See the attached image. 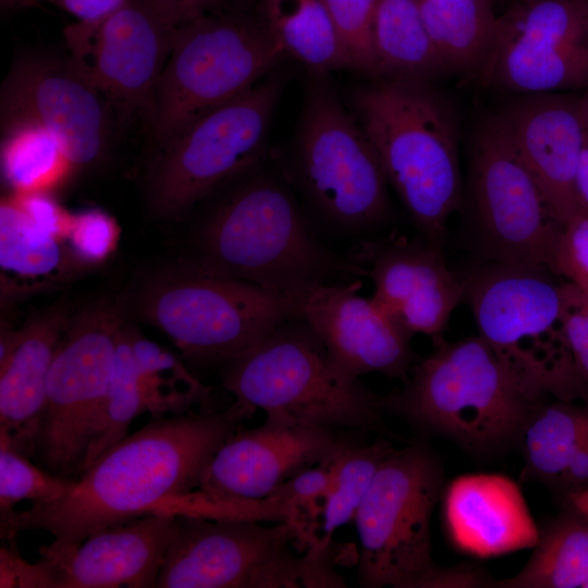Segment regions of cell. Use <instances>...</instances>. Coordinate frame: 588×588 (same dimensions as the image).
<instances>
[{
	"mask_svg": "<svg viewBox=\"0 0 588 588\" xmlns=\"http://www.w3.org/2000/svg\"><path fill=\"white\" fill-rule=\"evenodd\" d=\"M256 408L235 400L222 411L200 407L151 419L99 456L59 498L0 520L3 543L20 532L41 530L63 552L90 535L154 513L166 502L198 490L219 448Z\"/></svg>",
	"mask_w": 588,
	"mask_h": 588,
	"instance_id": "6da1fadb",
	"label": "cell"
},
{
	"mask_svg": "<svg viewBox=\"0 0 588 588\" xmlns=\"http://www.w3.org/2000/svg\"><path fill=\"white\" fill-rule=\"evenodd\" d=\"M226 185L195 223L181 269L301 296L367 277L318 238L283 175L261 162Z\"/></svg>",
	"mask_w": 588,
	"mask_h": 588,
	"instance_id": "7a4b0ae2",
	"label": "cell"
},
{
	"mask_svg": "<svg viewBox=\"0 0 588 588\" xmlns=\"http://www.w3.org/2000/svg\"><path fill=\"white\" fill-rule=\"evenodd\" d=\"M358 122L418 236L443 248L463 181L457 120L433 82L378 78L353 93Z\"/></svg>",
	"mask_w": 588,
	"mask_h": 588,
	"instance_id": "3957f363",
	"label": "cell"
},
{
	"mask_svg": "<svg viewBox=\"0 0 588 588\" xmlns=\"http://www.w3.org/2000/svg\"><path fill=\"white\" fill-rule=\"evenodd\" d=\"M433 344L413 365L403 388L383 396L384 409L477 457L518 446L529 417L544 400L530 399L479 334Z\"/></svg>",
	"mask_w": 588,
	"mask_h": 588,
	"instance_id": "277c9868",
	"label": "cell"
},
{
	"mask_svg": "<svg viewBox=\"0 0 588 588\" xmlns=\"http://www.w3.org/2000/svg\"><path fill=\"white\" fill-rule=\"evenodd\" d=\"M556 278L544 267L487 260L463 278L464 301L478 334L530 399L588 403L568 350Z\"/></svg>",
	"mask_w": 588,
	"mask_h": 588,
	"instance_id": "5b68a950",
	"label": "cell"
},
{
	"mask_svg": "<svg viewBox=\"0 0 588 588\" xmlns=\"http://www.w3.org/2000/svg\"><path fill=\"white\" fill-rule=\"evenodd\" d=\"M284 56L265 22L221 7L180 24L146 109L159 147L256 85Z\"/></svg>",
	"mask_w": 588,
	"mask_h": 588,
	"instance_id": "8992f818",
	"label": "cell"
},
{
	"mask_svg": "<svg viewBox=\"0 0 588 588\" xmlns=\"http://www.w3.org/2000/svg\"><path fill=\"white\" fill-rule=\"evenodd\" d=\"M221 382L235 400L266 414L332 429H382L383 396L336 373L301 317L222 365Z\"/></svg>",
	"mask_w": 588,
	"mask_h": 588,
	"instance_id": "52a82bcc",
	"label": "cell"
},
{
	"mask_svg": "<svg viewBox=\"0 0 588 588\" xmlns=\"http://www.w3.org/2000/svg\"><path fill=\"white\" fill-rule=\"evenodd\" d=\"M304 295L179 269L150 280L135 313L200 364L224 365L301 317Z\"/></svg>",
	"mask_w": 588,
	"mask_h": 588,
	"instance_id": "ba28073f",
	"label": "cell"
},
{
	"mask_svg": "<svg viewBox=\"0 0 588 588\" xmlns=\"http://www.w3.org/2000/svg\"><path fill=\"white\" fill-rule=\"evenodd\" d=\"M314 76L291 177L327 226L364 233L388 220L389 184L360 123L345 110L326 76Z\"/></svg>",
	"mask_w": 588,
	"mask_h": 588,
	"instance_id": "9c48e42d",
	"label": "cell"
},
{
	"mask_svg": "<svg viewBox=\"0 0 588 588\" xmlns=\"http://www.w3.org/2000/svg\"><path fill=\"white\" fill-rule=\"evenodd\" d=\"M124 319L117 303L71 316L52 362L44 405L21 450L40 467L76 480L95 434Z\"/></svg>",
	"mask_w": 588,
	"mask_h": 588,
	"instance_id": "30bf717a",
	"label": "cell"
},
{
	"mask_svg": "<svg viewBox=\"0 0 588 588\" xmlns=\"http://www.w3.org/2000/svg\"><path fill=\"white\" fill-rule=\"evenodd\" d=\"M443 487V464L424 442L384 460L354 518L362 587L419 588L437 565L430 524Z\"/></svg>",
	"mask_w": 588,
	"mask_h": 588,
	"instance_id": "8fae6325",
	"label": "cell"
},
{
	"mask_svg": "<svg viewBox=\"0 0 588 588\" xmlns=\"http://www.w3.org/2000/svg\"><path fill=\"white\" fill-rule=\"evenodd\" d=\"M283 75L256 85L208 111L161 149L149 181L152 210L177 219L266 157Z\"/></svg>",
	"mask_w": 588,
	"mask_h": 588,
	"instance_id": "7c38bea8",
	"label": "cell"
},
{
	"mask_svg": "<svg viewBox=\"0 0 588 588\" xmlns=\"http://www.w3.org/2000/svg\"><path fill=\"white\" fill-rule=\"evenodd\" d=\"M156 588L303 587L306 564L291 546L308 543L294 524L174 514Z\"/></svg>",
	"mask_w": 588,
	"mask_h": 588,
	"instance_id": "4fadbf2b",
	"label": "cell"
},
{
	"mask_svg": "<svg viewBox=\"0 0 588 588\" xmlns=\"http://www.w3.org/2000/svg\"><path fill=\"white\" fill-rule=\"evenodd\" d=\"M468 174L475 236L486 260L552 271L562 223L497 112L475 130Z\"/></svg>",
	"mask_w": 588,
	"mask_h": 588,
	"instance_id": "5bb4252c",
	"label": "cell"
},
{
	"mask_svg": "<svg viewBox=\"0 0 588 588\" xmlns=\"http://www.w3.org/2000/svg\"><path fill=\"white\" fill-rule=\"evenodd\" d=\"M479 78L512 95L588 88V0H522L498 17Z\"/></svg>",
	"mask_w": 588,
	"mask_h": 588,
	"instance_id": "9a60e30c",
	"label": "cell"
},
{
	"mask_svg": "<svg viewBox=\"0 0 588 588\" xmlns=\"http://www.w3.org/2000/svg\"><path fill=\"white\" fill-rule=\"evenodd\" d=\"M177 26L151 0H126L99 20L65 27L69 60L114 107L146 110Z\"/></svg>",
	"mask_w": 588,
	"mask_h": 588,
	"instance_id": "2e32d148",
	"label": "cell"
},
{
	"mask_svg": "<svg viewBox=\"0 0 588 588\" xmlns=\"http://www.w3.org/2000/svg\"><path fill=\"white\" fill-rule=\"evenodd\" d=\"M2 124L28 121L50 131L77 169L105 155L113 105L69 60L27 57L15 63L1 88Z\"/></svg>",
	"mask_w": 588,
	"mask_h": 588,
	"instance_id": "e0dca14e",
	"label": "cell"
},
{
	"mask_svg": "<svg viewBox=\"0 0 588 588\" xmlns=\"http://www.w3.org/2000/svg\"><path fill=\"white\" fill-rule=\"evenodd\" d=\"M345 440L332 428L277 413L258 427L238 429L216 452L198 491L220 502H255L328 458Z\"/></svg>",
	"mask_w": 588,
	"mask_h": 588,
	"instance_id": "ac0fdd59",
	"label": "cell"
},
{
	"mask_svg": "<svg viewBox=\"0 0 588 588\" xmlns=\"http://www.w3.org/2000/svg\"><path fill=\"white\" fill-rule=\"evenodd\" d=\"M352 258L373 283L372 302L408 334L442 340L450 317L465 298L463 278L446 265L443 248L421 237L392 235L362 241Z\"/></svg>",
	"mask_w": 588,
	"mask_h": 588,
	"instance_id": "d6986e66",
	"label": "cell"
},
{
	"mask_svg": "<svg viewBox=\"0 0 588 588\" xmlns=\"http://www.w3.org/2000/svg\"><path fill=\"white\" fill-rule=\"evenodd\" d=\"M362 280L320 285L306 293L301 318L322 344L328 363L341 377L355 381L380 373L405 382L415 364L412 335L371 298L358 294Z\"/></svg>",
	"mask_w": 588,
	"mask_h": 588,
	"instance_id": "ffe728a7",
	"label": "cell"
},
{
	"mask_svg": "<svg viewBox=\"0 0 588 588\" xmlns=\"http://www.w3.org/2000/svg\"><path fill=\"white\" fill-rule=\"evenodd\" d=\"M497 114L563 224L577 213L574 180L588 145V94L518 95Z\"/></svg>",
	"mask_w": 588,
	"mask_h": 588,
	"instance_id": "44dd1931",
	"label": "cell"
},
{
	"mask_svg": "<svg viewBox=\"0 0 588 588\" xmlns=\"http://www.w3.org/2000/svg\"><path fill=\"white\" fill-rule=\"evenodd\" d=\"M173 517L154 512L99 530L71 550L38 553L54 588H156Z\"/></svg>",
	"mask_w": 588,
	"mask_h": 588,
	"instance_id": "7402d4cb",
	"label": "cell"
},
{
	"mask_svg": "<svg viewBox=\"0 0 588 588\" xmlns=\"http://www.w3.org/2000/svg\"><path fill=\"white\" fill-rule=\"evenodd\" d=\"M444 532L460 552L490 559L531 549L539 525L518 483L493 473L464 474L441 493Z\"/></svg>",
	"mask_w": 588,
	"mask_h": 588,
	"instance_id": "603a6c76",
	"label": "cell"
},
{
	"mask_svg": "<svg viewBox=\"0 0 588 588\" xmlns=\"http://www.w3.org/2000/svg\"><path fill=\"white\" fill-rule=\"evenodd\" d=\"M71 316L64 303L32 315L0 367V438L19 451L44 405L49 371Z\"/></svg>",
	"mask_w": 588,
	"mask_h": 588,
	"instance_id": "cb8c5ba5",
	"label": "cell"
},
{
	"mask_svg": "<svg viewBox=\"0 0 588 588\" xmlns=\"http://www.w3.org/2000/svg\"><path fill=\"white\" fill-rule=\"evenodd\" d=\"M446 74L479 76L495 39L492 0H418Z\"/></svg>",
	"mask_w": 588,
	"mask_h": 588,
	"instance_id": "d4e9b609",
	"label": "cell"
},
{
	"mask_svg": "<svg viewBox=\"0 0 588 588\" xmlns=\"http://www.w3.org/2000/svg\"><path fill=\"white\" fill-rule=\"evenodd\" d=\"M378 78L434 82L446 75L426 29L418 0H379L372 26Z\"/></svg>",
	"mask_w": 588,
	"mask_h": 588,
	"instance_id": "484cf974",
	"label": "cell"
},
{
	"mask_svg": "<svg viewBox=\"0 0 588 588\" xmlns=\"http://www.w3.org/2000/svg\"><path fill=\"white\" fill-rule=\"evenodd\" d=\"M532 552L514 576L494 588H586L588 584V517L567 504L539 525Z\"/></svg>",
	"mask_w": 588,
	"mask_h": 588,
	"instance_id": "4316f807",
	"label": "cell"
},
{
	"mask_svg": "<svg viewBox=\"0 0 588 588\" xmlns=\"http://www.w3.org/2000/svg\"><path fill=\"white\" fill-rule=\"evenodd\" d=\"M265 24L275 41L313 75L351 69L338 30L320 0H265Z\"/></svg>",
	"mask_w": 588,
	"mask_h": 588,
	"instance_id": "83f0119b",
	"label": "cell"
},
{
	"mask_svg": "<svg viewBox=\"0 0 588 588\" xmlns=\"http://www.w3.org/2000/svg\"><path fill=\"white\" fill-rule=\"evenodd\" d=\"M588 439V403L542 401L520 437L522 476L553 489L576 450Z\"/></svg>",
	"mask_w": 588,
	"mask_h": 588,
	"instance_id": "f1b7e54d",
	"label": "cell"
},
{
	"mask_svg": "<svg viewBox=\"0 0 588 588\" xmlns=\"http://www.w3.org/2000/svg\"><path fill=\"white\" fill-rule=\"evenodd\" d=\"M0 268L2 293L13 285L16 293L21 285H48L65 268L61 238L37 226L13 194L0 204Z\"/></svg>",
	"mask_w": 588,
	"mask_h": 588,
	"instance_id": "f546056e",
	"label": "cell"
},
{
	"mask_svg": "<svg viewBox=\"0 0 588 588\" xmlns=\"http://www.w3.org/2000/svg\"><path fill=\"white\" fill-rule=\"evenodd\" d=\"M3 126L1 172L13 194L49 193L76 170L50 131L28 121Z\"/></svg>",
	"mask_w": 588,
	"mask_h": 588,
	"instance_id": "4dcf8cb0",
	"label": "cell"
},
{
	"mask_svg": "<svg viewBox=\"0 0 588 588\" xmlns=\"http://www.w3.org/2000/svg\"><path fill=\"white\" fill-rule=\"evenodd\" d=\"M393 451V445L384 438L369 444L345 440L327 458L331 480L322 507L320 542L330 543L338 528L354 520L380 466Z\"/></svg>",
	"mask_w": 588,
	"mask_h": 588,
	"instance_id": "1f68e13d",
	"label": "cell"
},
{
	"mask_svg": "<svg viewBox=\"0 0 588 588\" xmlns=\"http://www.w3.org/2000/svg\"><path fill=\"white\" fill-rule=\"evenodd\" d=\"M150 411V400L132 351L130 326L124 322L118 334L110 381L83 471L128 434L135 418Z\"/></svg>",
	"mask_w": 588,
	"mask_h": 588,
	"instance_id": "d6a6232c",
	"label": "cell"
},
{
	"mask_svg": "<svg viewBox=\"0 0 588 588\" xmlns=\"http://www.w3.org/2000/svg\"><path fill=\"white\" fill-rule=\"evenodd\" d=\"M134 358L151 404V417L207 407L212 389L198 380L182 359L130 327Z\"/></svg>",
	"mask_w": 588,
	"mask_h": 588,
	"instance_id": "836d02e7",
	"label": "cell"
},
{
	"mask_svg": "<svg viewBox=\"0 0 588 588\" xmlns=\"http://www.w3.org/2000/svg\"><path fill=\"white\" fill-rule=\"evenodd\" d=\"M72 482L44 469L0 439V520L7 519L20 502L40 504L61 497Z\"/></svg>",
	"mask_w": 588,
	"mask_h": 588,
	"instance_id": "e575fe53",
	"label": "cell"
},
{
	"mask_svg": "<svg viewBox=\"0 0 588 588\" xmlns=\"http://www.w3.org/2000/svg\"><path fill=\"white\" fill-rule=\"evenodd\" d=\"M347 53L351 69L377 75L372 26L379 0H320Z\"/></svg>",
	"mask_w": 588,
	"mask_h": 588,
	"instance_id": "d590c367",
	"label": "cell"
},
{
	"mask_svg": "<svg viewBox=\"0 0 588 588\" xmlns=\"http://www.w3.org/2000/svg\"><path fill=\"white\" fill-rule=\"evenodd\" d=\"M118 238L119 228L115 220L97 208L71 215L64 237L74 259L86 264L107 259L115 249Z\"/></svg>",
	"mask_w": 588,
	"mask_h": 588,
	"instance_id": "8d00e7d4",
	"label": "cell"
},
{
	"mask_svg": "<svg viewBox=\"0 0 588 588\" xmlns=\"http://www.w3.org/2000/svg\"><path fill=\"white\" fill-rule=\"evenodd\" d=\"M552 272L588 294V215L577 212L562 224Z\"/></svg>",
	"mask_w": 588,
	"mask_h": 588,
	"instance_id": "74e56055",
	"label": "cell"
},
{
	"mask_svg": "<svg viewBox=\"0 0 588 588\" xmlns=\"http://www.w3.org/2000/svg\"><path fill=\"white\" fill-rule=\"evenodd\" d=\"M564 331L576 373L588 396V294L563 282Z\"/></svg>",
	"mask_w": 588,
	"mask_h": 588,
	"instance_id": "f35d334b",
	"label": "cell"
},
{
	"mask_svg": "<svg viewBox=\"0 0 588 588\" xmlns=\"http://www.w3.org/2000/svg\"><path fill=\"white\" fill-rule=\"evenodd\" d=\"M15 549L14 543L1 546L0 587L54 588L49 567L40 559L28 563Z\"/></svg>",
	"mask_w": 588,
	"mask_h": 588,
	"instance_id": "ab89813d",
	"label": "cell"
},
{
	"mask_svg": "<svg viewBox=\"0 0 588 588\" xmlns=\"http://www.w3.org/2000/svg\"><path fill=\"white\" fill-rule=\"evenodd\" d=\"M497 580L475 563L462 562L452 566L437 564L420 581L419 588H494Z\"/></svg>",
	"mask_w": 588,
	"mask_h": 588,
	"instance_id": "60d3db41",
	"label": "cell"
},
{
	"mask_svg": "<svg viewBox=\"0 0 588 588\" xmlns=\"http://www.w3.org/2000/svg\"><path fill=\"white\" fill-rule=\"evenodd\" d=\"M553 490L564 499L588 490V439L573 454Z\"/></svg>",
	"mask_w": 588,
	"mask_h": 588,
	"instance_id": "b9f144b4",
	"label": "cell"
},
{
	"mask_svg": "<svg viewBox=\"0 0 588 588\" xmlns=\"http://www.w3.org/2000/svg\"><path fill=\"white\" fill-rule=\"evenodd\" d=\"M73 15L76 21L90 22L99 20L126 0H48Z\"/></svg>",
	"mask_w": 588,
	"mask_h": 588,
	"instance_id": "7bdbcfd3",
	"label": "cell"
},
{
	"mask_svg": "<svg viewBox=\"0 0 588 588\" xmlns=\"http://www.w3.org/2000/svg\"><path fill=\"white\" fill-rule=\"evenodd\" d=\"M151 2L176 25L221 7V0H151Z\"/></svg>",
	"mask_w": 588,
	"mask_h": 588,
	"instance_id": "ee69618b",
	"label": "cell"
},
{
	"mask_svg": "<svg viewBox=\"0 0 588 588\" xmlns=\"http://www.w3.org/2000/svg\"><path fill=\"white\" fill-rule=\"evenodd\" d=\"M577 212L588 215V145L583 151L574 180Z\"/></svg>",
	"mask_w": 588,
	"mask_h": 588,
	"instance_id": "f6af8a7d",
	"label": "cell"
},
{
	"mask_svg": "<svg viewBox=\"0 0 588 588\" xmlns=\"http://www.w3.org/2000/svg\"><path fill=\"white\" fill-rule=\"evenodd\" d=\"M565 504L588 517V490L567 495Z\"/></svg>",
	"mask_w": 588,
	"mask_h": 588,
	"instance_id": "bcb514c9",
	"label": "cell"
},
{
	"mask_svg": "<svg viewBox=\"0 0 588 588\" xmlns=\"http://www.w3.org/2000/svg\"><path fill=\"white\" fill-rule=\"evenodd\" d=\"M2 4L8 7H14V5H32L33 3H35L34 0H1Z\"/></svg>",
	"mask_w": 588,
	"mask_h": 588,
	"instance_id": "7dc6e473",
	"label": "cell"
},
{
	"mask_svg": "<svg viewBox=\"0 0 588 588\" xmlns=\"http://www.w3.org/2000/svg\"><path fill=\"white\" fill-rule=\"evenodd\" d=\"M586 588H588V584H587Z\"/></svg>",
	"mask_w": 588,
	"mask_h": 588,
	"instance_id": "c3c4849f",
	"label": "cell"
}]
</instances>
